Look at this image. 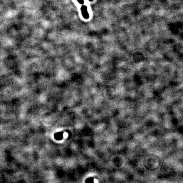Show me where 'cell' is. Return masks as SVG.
<instances>
[{"label": "cell", "mask_w": 183, "mask_h": 183, "mask_svg": "<svg viewBox=\"0 0 183 183\" xmlns=\"http://www.w3.org/2000/svg\"><path fill=\"white\" fill-rule=\"evenodd\" d=\"M80 10L82 12V16H83V18L86 19H89V13L88 12V7L86 5H83L80 8Z\"/></svg>", "instance_id": "cell-1"}, {"label": "cell", "mask_w": 183, "mask_h": 183, "mask_svg": "<svg viewBox=\"0 0 183 183\" xmlns=\"http://www.w3.org/2000/svg\"><path fill=\"white\" fill-rule=\"evenodd\" d=\"M76 1L81 5H83L84 4V0H76Z\"/></svg>", "instance_id": "cell-2"}, {"label": "cell", "mask_w": 183, "mask_h": 183, "mask_svg": "<svg viewBox=\"0 0 183 183\" xmlns=\"http://www.w3.org/2000/svg\"><path fill=\"white\" fill-rule=\"evenodd\" d=\"M89 1H92L93 0H89Z\"/></svg>", "instance_id": "cell-3"}]
</instances>
